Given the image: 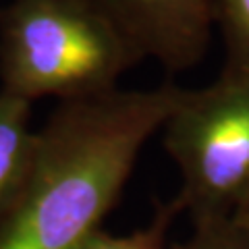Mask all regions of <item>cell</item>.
<instances>
[{
	"label": "cell",
	"mask_w": 249,
	"mask_h": 249,
	"mask_svg": "<svg viewBox=\"0 0 249 249\" xmlns=\"http://www.w3.org/2000/svg\"><path fill=\"white\" fill-rule=\"evenodd\" d=\"M183 91L162 85L60 102L37 131L27 181L0 220V249H77L102 229L143 143Z\"/></svg>",
	"instance_id": "cell-1"
},
{
	"label": "cell",
	"mask_w": 249,
	"mask_h": 249,
	"mask_svg": "<svg viewBox=\"0 0 249 249\" xmlns=\"http://www.w3.org/2000/svg\"><path fill=\"white\" fill-rule=\"evenodd\" d=\"M129 37L142 58L185 71L204 58L214 25V0H91Z\"/></svg>",
	"instance_id": "cell-4"
},
{
	"label": "cell",
	"mask_w": 249,
	"mask_h": 249,
	"mask_svg": "<svg viewBox=\"0 0 249 249\" xmlns=\"http://www.w3.org/2000/svg\"><path fill=\"white\" fill-rule=\"evenodd\" d=\"M142 54L91 0H13L0 9L2 91L60 102L116 89Z\"/></svg>",
	"instance_id": "cell-2"
},
{
	"label": "cell",
	"mask_w": 249,
	"mask_h": 249,
	"mask_svg": "<svg viewBox=\"0 0 249 249\" xmlns=\"http://www.w3.org/2000/svg\"><path fill=\"white\" fill-rule=\"evenodd\" d=\"M235 214H237V216H241V218H245V220L249 222V196L245 197V201H243V204H241V208L237 210Z\"/></svg>",
	"instance_id": "cell-9"
},
{
	"label": "cell",
	"mask_w": 249,
	"mask_h": 249,
	"mask_svg": "<svg viewBox=\"0 0 249 249\" xmlns=\"http://www.w3.org/2000/svg\"><path fill=\"white\" fill-rule=\"evenodd\" d=\"M181 204L175 197L168 204H162L154 220L143 229H137L127 235H110L104 229L96 231L77 249H170L168 232L175 216L181 212Z\"/></svg>",
	"instance_id": "cell-6"
},
{
	"label": "cell",
	"mask_w": 249,
	"mask_h": 249,
	"mask_svg": "<svg viewBox=\"0 0 249 249\" xmlns=\"http://www.w3.org/2000/svg\"><path fill=\"white\" fill-rule=\"evenodd\" d=\"M162 129L183 178L177 199L193 222L235 214L249 196V73L224 69L185 89Z\"/></svg>",
	"instance_id": "cell-3"
},
{
	"label": "cell",
	"mask_w": 249,
	"mask_h": 249,
	"mask_svg": "<svg viewBox=\"0 0 249 249\" xmlns=\"http://www.w3.org/2000/svg\"><path fill=\"white\" fill-rule=\"evenodd\" d=\"M214 25L227 46L224 69L249 73V0H214Z\"/></svg>",
	"instance_id": "cell-7"
},
{
	"label": "cell",
	"mask_w": 249,
	"mask_h": 249,
	"mask_svg": "<svg viewBox=\"0 0 249 249\" xmlns=\"http://www.w3.org/2000/svg\"><path fill=\"white\" fill-rule=\"evenodd\" d=\"M191 237L170 249H249V222L237 214L193 222Z\"/></svg>",
	"instance_id": "cell-8"
},
{
	"label": "cell",
	"mask_w": 249,
	"mask_h": 249,
	"mask_svg": "<svg viewBox=\"0 0 249 249\" xmlns=\"http://www.w3.org/2000/svg\"><path fill=\"white\" fill-rule=\"evenodd\" d=\"M36 143L37 131L29 127V102L0 91V220L27 181Z\"/></svg>",
	"instance_id": "cell-5"
}]
</instances>
